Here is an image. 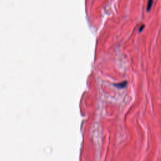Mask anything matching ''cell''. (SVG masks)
Segmentation results:
<instances>
[{
    "instance_id": "obj_1",
    "label": "cell",
    "mask_w": 161,
    "mask_h": 161,
    "mask_svg": "<svg viewBox=\"0 0 161 161\" xmlns=\"http://www.w3.org/2000/svg\"><path fill=\"white\" fill-rule=\"evenodd\" d=\"M127 85V81H124V82H122V83H120L119 84H115V86L116 87H117L118 88H121V89H122V88H125Z\"/></svg>"
},
{
    "instance_id": "obj_2",
    "label": "cell",
    "mask_w": 161,
    "mask_h": 161,
    "mask_svg": "<svg viewBox=\"0 0 161 161\" xmlns=\"http://www.w3.org/2000/svg\"><path fill=\"white\" fill-rule=\"evenodd\" d=\"M152 1L153 0H149V5H148V11H149V9H150V8L152 6Z\"/></svg>"
}]
</instances>
